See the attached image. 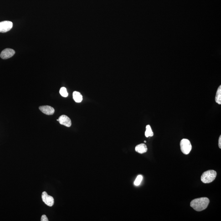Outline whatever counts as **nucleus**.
Segmentation results:
<instances>
[{"label": "nucleus", "mask_w": 221, "mask_h": 221, "mask_svg": "<svg viewBox=\"0 0 221 221\" xmlns=\"http://www.w3.org/2000/svg\"><path fill=\"white\" fill-rule=\"evenodd\" d=\"M39 109L42 113L46 115H53L54 112V109L52 106H48V105L39 106Z\"/></svg>", "instance_id": "8"}, {"label": "nucleus", "mask_w": 221, "mask_h": 221, "mask_svg": "<svg viewBox=\"0 0 221 221\" xmlns=\"http://www.w3.org/2000/svg\"><path fill=\"white\" fill-rule=\"evenodd\" d=\"M59 93L62 96L64 97H67L68 96V93L66 89L64 87L61 88L59 90Z\"/></svg>", "instance_id": "14"}, {"label": "nucleus", "mask_w": 221, "mask_h": 221, "mask_svg": "<svg viewBox=\"0 0 221 221\" xmlns=\"http://www.w3.org/2000/svg\"><path fill=\"white\" fill-rule=\"evenodd\" d=\"M154 133L151 130V126L147 125L146 127V131L145 132V136L146 137H151L153 136Z\"/></svg>", "instance_id": "12"}, {"label": "nucleus", "mask_w": 221, "mask_h": 221, "mask_svg": "<svg viewBox=\"0 0 221 221\" xmlns=\"http://www.w3.org/2000/svg\"><path fill=\"white\" fill-rule=\"evenodd\" d=\"M41 221H48V218H47V217H46V215H42V218H41Z\"/></svg>", "instance_id": "15"}, {"label": "nucleus", "mask_w": 221, "mask_h": 221, "mask_svg": "<svg viewBox=\"0 0 221 221\" xmlns=\"http://www.w3.org/2000/svg\"><path fill=\"white\" fill-rule=\"evenodd\" d=\"M215 102L219 104H221V86L219 87L217 90L216 95L215 96Z\"/></svg>", "instance_id": "11"}, {"label": "nucleus", "mask_w": 221, "mask_h": 221, "mask_svg": "<svg viewBox=\"0 0 221 221\" xmlns=\"http://www.w3.org/2000/svg\"><path fill=\"white\" fill-rule=\"evenodd\" d=\"M135 151L140 154L145 153L147 151V147L145 144H140L135 147Z\"/></svg>", "instance_id": "9"}, {"label": "nucleus", "mask_w": 221, "mask_h": 221, "mask_svg": "<svg viewBox=\"0 0 221 221\" xmlns=\"http://www.w3.org/2000/svg\"><path fill=\"white\" fill-rule=\"evenodd\" d=\"M42 199L43 202L46 205L51 207L54 205V199L53 197L49 195L46 192H43L42 194Z\"/></svg>", "instance_id": "5"}, {"label": "nucleus", "mask_w": 221, "mask_h": 221, "mask_svg": "<svg viewBox=\"0 0 221 221\" xmlns=\"http://www.w3.org/2000/svg\"><path fill=\"white\" fill-rule=\"evenodd\" d=\"M15 53V52L14 50L11 48H6L1 52L0 57L2 59H7L13 56Z\"/></svg>", "instance_id": "6"}, {"label": "nucleus", "mask_w": 221, "mask_h": 221, "mask_svg": "<svg viewBox=\"0 0 221 221\" xmlns=\"http://www.w3.org/2000/svg\"><path fill=\"white\" fill-rule=\"evenodd\" d=\"M180 145L182 153L184 155H188L192 148V145L189 140L187 139H183L181 141Z\"/></svg>", "instance_id": "3"}, {"label": "nucleus", "mask_w": 221, "mask_h": 221, "mask_svg": "<svg viewBox=\"0 0 221 221\" xmlns=\"http://www.w3.org/2000/svg\"><path fill=\"white\" fill-rule=\"evenodd\" d=\"M217 172L214 170H208L203 172L201 176V181L204 183H211L215 179Z\"/></svg>", "instance_id": "2"}, {"label": "nucleus", "mask_w": 221, "mask_h": 221, "mask_svg": "<svg viewBox=\"0 0 221 221\" xmlns=\"http://www.w3.org/2000/svg\"><path fill=\"white\" fill-rule=\"evenodd\" d=\"M210 203L209 199L207 197H201L192 200L191 206L197 211H201L207 208Z\"/></svg>", "instance_id": "1"}, {"label": "nucleus", "mask_w": 221, "mask_h": 221, "mask_svg": "<svg viewBox=\"0 0 221 221\" xmlns=\"http://www.w3.org/2000/svg\"><path fill=\"white\" fill-rule=\"evenodd\" d=\"M13 23L10 21H3L0 22V33H5L12 29Z\"/></svg>", "instance_id": "4"}, {"label": "nucleus", "mask_w": 221, "mask_h": 221, "mask_svg": "<svg viewBox=\"0 0 221 221\" xmlns=\"http://www.w3.org/2000/svg\"><path fill=\"white\" fill-rule=\"evenodd\" d=\"M73 98L75 102L79 103L82 100V96L80 93L78 91H74L73 93Z\"/></svg>", "instance_id": "10"}, {"label": "nucleus", "mask_w": 221, "mask_h": 221, "mask_svg": "<svg viewBox=\"0 0 221 221\" xmlns=\"http://www.w3.org/2000/svg\"><path fill=\"white\" fill-rule=\"evenodd\" d=\"M58 121L61 125H64L67 127H70L71 126V121L70 118L66 115H62L59 117Z\"/></svg>", "instance_id": "7"}, {"label": "nucleus", "mask_w": 221, "mask_h": 221, "mask_svg": "<svg viewBox=\"0 0 221 221\" xmlns=\"http://www.w3.org/2000/svg\"><path fill=\"white\" fill-rule=\"evenodd\" d=\"M219 148H221V136H219Z\"/></svg>", "instance_id": "16"}, {"label": "nucleus", "mask_w": 221, "mask_h": 221, "mask_svg": "<svg viewBox=\"0 0 221 221\" xmlns=\"http://www.w3.org/2000/svg\"><path fill=\"white\" fill-rule=\"evenodd\" d=\"M143 179V176L141 175H139L137 177H136V180H135V182H134V185L136 186H139V185L141 184V182H142Z\"/></svg>", "instance_id": "13"}, {"label": "nucleus", "mask_w": 221, "mask_h": 221, "mask_svg": "<svg viewBox=\"0 0 221 221\" xmlns=\"http://www.w3.org/2000/svg\"><path fill=\"white\" fill-rule=\"evenodd\" d=\"M144 142H145V143H146V141H144Z\"/></svg>", "instance_id": "17"}]
</instances>
